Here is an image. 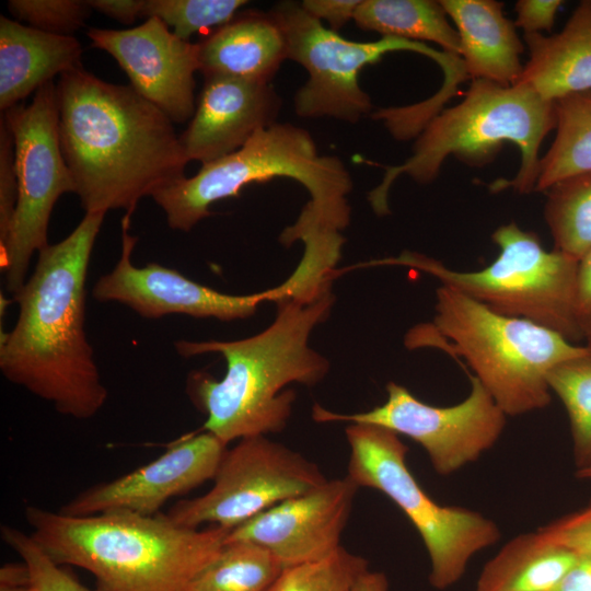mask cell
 I'll return each instance as SVG.
<instances>
[{
  "mask_svg": "<svg viewBox=\"0 0 591 591\" xmlns=\"http://www.w3.org/2000/svg\"><path fill=\"white\" fill-rule=\"evenodd\" d=\"M56 91L60 148L85 212L131 216L141 198L185 176L190 161L173 121L130 84L79 65Z\"/></svg>",
  "mask_w": 591,
  "mask_h": 591,
  "instance_id": "1",
  "label": "cell"
},
{
  "mask_svg": "<svg viewBox=\"0 0 591 591\" xmlns=\"http://www.w3.org/2000/svg\"><path fill=\"white\" fill-rule=\"evenodd\" d=\"M104 217L85 212L66 239L38 252L13 296L16 323L0 340L3 376L80 420L94 417L108 396L84 326L86 274Z\"/></svg>",
  "mask_w": 591,
  "mask_h": 591,
  "instance_id": "2",
  "label": "cell"
},
{
  "mask_svg": "<svg viewBox=\"0 0 591 591\" xmlns=\"http://www.w3.org/2000/svg\"><path fill=\"white\" fill-rule=\"evenodd\" d=\"M334 300L331 288L281 299L270 326L247 338L175 341L182 357L216 352L227 363L221 380L205 372L188 375L187 393L206 415L205 431L229 444L286 427L296 393L283 389L290 383L315 385L329 370L328 360L309 346V338L329 315Z\"/></svg>",
  "mask_w": 591,
  "mask_h": 591,
  "instance_id": "3",
  "label": "cell"
},
{
  "mask_svg": "<svg viewBox=\"0 0 591 591\" xmlns=\"http://www.w3.org/2000/svg\"><path fill=\"white\" fill-rule=\"evenodd\" d=\"M25 519L37 545L56 564L92 573L97 591H186L229 533L179 526L161 513L71 517L27 506Z\"/></svg>",
  "mask_w": 591,
  "mask_h": 591,
  "instance_id": "4",
  "label": "cell"
},
{
  "mask_svg": "<svg viewBox=\"0 0 591 591\" xmlns=\"http://www.w3.org/2000/svg\"><path fill=\"white\" fill-rule=\"evenodd\" d=\"M405 344L461 357L507 416L546 407L549 370L591 352V343L576 346L553 329L496 313L447 286L437 289L433 323L412 328Z\"/></svg>",
  "mask_w": 591,
  "mask_h": 591,
  "instance_id": "5",
  "label": "cell"
},
{
  "mask_svg": "<svg viewBox=\"0 0 591 591\" xmlns=\"http://www.w3.org/2000/svg\"><path fill=\"white\" fill-rule=\"evenodd\" d=\"M555 125V102L544 100L528 85L503 86L473 80L462 102L442 109L424 127L416 137L412 157L399 165L385 167L381 183L368 195L370 205L378 216H385L390 213V188L399 175L428 184L436 179L448 157L480 164L506 141L519 148L521 165L512 179L496 181L491 188L534 192L540 147Z\"/></svg>",
  "mask_w": 591,
  "mask_h": 591,
  "instance_id": "6",
  "label": "cell"
},
{
  "mask_svg": "<svg viewBox=\"0 0 591 591\" xmlns=\"http://www.w3.org/2000/svg\"><path fill=\"white\" fill-rule=\"evenodd\" d=\"M277 177L297 181L309 192L311 199L299 218L338 231L349 224L352 179L347 167L337 157L320 154L311 134L291 124L258 130L235 152L201 164L194 176L159 189L152 199L171 229L188 232L212 215L213 202Z\"/></svg>",
  "mask_w": 591,
  "mask_h": 591,
  "instance_id": "7",
  "label": "cell"
},
{
  "mask_svg": "<svg viewBox=\"0 0 591 591\" xmlns=\"http://www.w3.org/2000/svg\"><path fill=\"white\" fill-rule=\"evenodd\" d=\"M491 239L499 254L479 270H453L438 259L410 251L358 267L414 268L496 313L532 321L571 343L581 340L573 316L578 260L559 251L545 250L534 232L524 231L515 223L500 225Z\"/></svg>",
  "mask_w": 591,
  "mask_h": 591,
  "instance_id": "8",
  "label": "cell"
},
{
  "mask_svg": "<svg viewBox=\"0 0 591 591\" xmlns=\"http://www.w3.org/2000/svg\"><path fill=\"white\" fill-rule=\"evenodd\" d=\"M347 476L359 487L389 497L419 533L430 559V584L444 590L465 573L471 558L500 538L498 525L467 508L441 506L420 487L406 465L408 448L384 427L351 424Z\"/></svg>",
  "mask_w": 591,
  "mask_h": 591,
  "instance_id": "9",
  "label": "cell"
},
{
  "mask_svg": "<svg viewBox=\"0 0 591 591\" xmlns=\"http://www.w3.org/2000/svg\"><path fill=\"white\" fill-rule=\"evenodd\" d=\"M270 13L287 43V58L308 72L306 82L294 95L296 114L302 118H334L358 123L372 109L370 96L359 83L360 71L393 51H413L436 61L445 79L462 69L459 56L437 50L425 43L397 37L354 42L332 31L294 1L277 3Z\"/></svg>",
  "mask_w": 591,
  "mask_h": 591,
  "instance_id": "10",
  "label": "cell"
},
{
  "mask_svg": "<svg viewBox=\"0 0 591 591\" xmlns=\"http://www.w3.org/2000/svg\"><path fill=\"white\" fill-rule=\"evenodd\" d=\"M14 139L18 201L5 244L0 247L7 289L15 296L26 281L31 258L48 245V225L59 197L74 183L59 142L56 83L47 82L28 105L4 112Z\"/></svg>",
  "mask_w": 591,
  "mask_h": 591,
  "instance_id": "11",
  "label": "cell"
},
{
  "mask_svg": "<svg viewBox=\"0 0 591 591\" xmlns=\"http://www.w3.org/2000/svg\"><path fill=\"white\" fill-rule=\"evenodd\" d=\"M205 495L176 502L165 515L175 524H210L231 531L279 502L306 494L327 478L320 467L288 447L254 436L227 449Z\"/></svg>",
  "mask_w": 591,
  "mask_h": 591,
  "instance_id": "12",
  "label": "cell"
},
{
  "mask_svg": "<svg viewBox=\"0 0 591 591\" xmlns=\"http://www.w3.org/2000/svg\"><path fill=\"white\" fill-rule=\"evenodd\" d=\"M471 390L456 405L439 407L424 403L405 386L386 385L384 404L356 414H338L317 404L312 417L317 422L347 421L384 427L419 443L440 475H450L473 463L501 436L507 415L467 369Z\"/></svg>",
  "mask_w": 591,
  "mask_h": 591,
  "instance_id": "13",
  "label": "cell"
},
{
  "mask_svg": "<svg viewBox=\"0 0 591 591\" xmlns=\"http://www.w3.org/2000/svg\"><path fill=\"white\" fill-rule=\"evenodd\" d=\"M130 217L125 215L121 219V253L117 264L94 285L92 293L100 302L125 304L146 318L185 314L234 321L253 315L262 302H278L298 293L290 277L263 292L239 296L219 292L155 263L137 267L131 262L137 237L129 233Z\"/></svg>",
  "mask_w": 591,
  "mask_h": 591,
  "instance_id": "14",
  "label": "cell"
},
{
  "mask_svg": "<svg viewBox=\"0 0 591 591\" xmlns=\"http://www.w3.org/2000/svg\"><path fill=\"white\" fill-rule=\"evenodd\" d=\"M228 444L205 431L173 442L155 460L79 493L59 512L85 517L111 511L155 515L171 499L212 480Z\"/></svg>",
  "mask_w": 591,
  "mask_h": 591,
  "instance_id": "15",
  "label": "cell"
},
{
  "mask_svg": "<svg viewBox=\"0 0 591 591\" xmlns=\"http://www.w3.org/2000/svg\"><path fill=\"white\" fill-rule=\"evenodd\" d=\"M86 35L94 48L117 61L130 85L173 123L193 118L198 44L181 39L157 18L127 30L92 27Z\"/></svg>",
  "mask_w": 591,
  "mask_h": 591,
  "instance_id": "16",
  "label": "cell"
},
{
  "mask_svg": "<svg viewBox=\"0 0 591 591\" xmlns=\"http://www.w3.org/2000/svg\"><path fill=\"white\" fill-rule=\"evenodd\" d=\"M360 487L347 475L327 479L229 531L225 542L243 541L269 551L285 567L337 552Z\"/></svg>",
  "mask_w": 591,
  "mask_h": 591,
  "instance_id": "17",
  "label": "cell"
},
{
  "mask_svg": "<svg viewBox=\"0 0 591 591\" xmlns=\"http://www.w3.org/2000/svg\"><path fill=\"white\" fill-rule=\"evenodd\" d=\"M281 100L270 83L210 77L179 136L189 161L206 164L242 148L276 121Z\"/></svg>",
  "mask_w": 591,
  "mask_h": 591,
  "instance_id": "18",
  "label": "cell"
},
{
  "mask_svg": "<svg viewBox=\"0 0 591 591\" xmlns=\"http://www.w3.org/2000/svg\"><path fill=\"white\" fill-rule=\"evenodd\" d=\"M204 78L270 83L287 58L285 34L269 12H239L198 43Z\"/></svg>",
  "mask_w": 591,
  "mask_h": 591,
  "instance_id": "19",
  "label": "cell"
},
{
  "mask_svg": "<svg viewBox=\"0 0 591 591\" xmlns=\"http://www.w3.org/2000/svg\"><path fill=\"white\" fill-rule=\"evenodd\" d=\"M460 37L463 68L467 79L513 85L523 66V45L515 25L494 0H441Z\"/></svg>",
  "mask_w": 591,
  "mask_h": 591,
  "instance_id": "20",
  "label": "cell"
},
{
  "mask_svg": "<svg viewBox=\"0 0 591 591\" xmlns=\"http://www.w3.org/2000/svg\"><path fill=\"white\" fill-rule=\"evenodd\" d=\"M82 47L74 36L54 35L0 16V108L4 112L54 77L79 65Z\"/></svg>",
  "mask_w": 591,
  "mask_h": 591,
  "instance_id": "21",
  "label": "cell"
},
{
  "mask_svg": "<svg viewBox=\"0 0 591 591\" xmlns=\"http://www.w3.org/2000/svg\"><path fill=\"white\" fill-rule=\"evenodd\" d=\"M524 42L529 60L515 83L549 102L591 91V0L578 4L559 33H529Z\"/></svg>",
  "mask_w": 591,
  "mask_h": 591,
  "instance_id": "22",
  "label": "cell"
},
{
  "mask_svg": "<svg viewBox=\"0 0 591 591\" xmlns=\"http://www.w3.org/2000/svg\"><path fill=\"white\" fill-rule=\"evenodd\" d=\"M578 558L540 530L523 533L484 566L476 591H553Z\"/></svg>",
  "mask_w": 591,
  "mask_h": 591,
  "instance_id": "23",
  "label": "cell"
},
{
  "mask_svg": "<svg viewBox=\"0 0 591 591\" xmlns=\"http://www.w3.org/2000/svg\"><path fill=\"white\" fill-rule=\"evenodd\" d=\"M354 21L359 28L382 37L432 42L448 54H461L459 34L440 1L361 0Z\"/></svg>",
  "mask_w": 591,
  "mask_h": 591,
  "instance_id": "24",
  "label": "cell"
},
{
  "mask_svg": "<svg viewBox=\"0 0 591 591\" xmlns=\"http://www.w3.org/2000/svg\"><path fill=\"white\" fill-rule=\"evenodd\" d=\"M555 138L540 160L534 192L591 171V91L555 101Z\"/></svg>",
  "mask_w": 591,
  "mask_h": 591,
  "instance_id": "25",
  "label": "cell"
},
{
  "mask_svg": "<svg viewBox=\"0 0 591 591\" xmlns=\"http://www.w3.org/2000/svg\"><path fill=\"white\" fill-rule=\"evenodd\" d=\"M282 569L281 563L257 544L225 542L186 591H268Z\"/></svg>",
  "mask_w": 591,
  "mask_h": 591,
  "instance_id": "26",
  "label": "cell"
},
{
  "mask_svg": "<svg viewBox=\"0 0 591 591\" xmlns=\"http://www.w3.org/2000/svg\"><path fill=\"white\" fill-rule=\"evenodd\" d=\"M545 193L544 218L554 250L579 262L591 251V171L564 178Z\"/></svg>",
  "mask_w": 591,
  "mask_h": 591,
  "instance_id": "27",
  "label": "cell"
},
{
  "mask_svg": "<svg viewBox=\"0 0 591 591\" xmlns=\"http://www.w3.org/2000/svg\"><path fill=\"white\" fill-rule=\"evenodd\" d=\"M547 384L566 407L578 470L591 465V352L552 368Z\"/></svg>",
  "mask_w": 591,
  "mask_h": 591,
  "instance_id": "28",
  "label": "cell"
},
{
  "mask_svg": "<svg viewBox=\"0 0 591 591\" xmlns=\"http://www.w3.org/2000/svg\"><path fill=\"white\" fill-rule=\"evenodd\" d=\"M368 570L366 558L341 546L326 558L285 567L268 591H352Z\"/></svg>",
  "mask_w": 591,
  "mask_h": 591,
  "instance_id": "29",
  "label": "cell"
},
{
  "mask_svg": "<svg viewBox=\"0 0 591 591\" xmlns=\"http://www.w3.org/2000/svg\"><path fill=\"white\" fill-rule=\"evenodd\" d=\"M246 0H144L141 18H157L181 39L229 23Z\"/></svg>",
  "mask_w": 591,
  "mask_h": 591,
  "instance_id": "30",
  "label": "cell"
},
{
  "mask_svg": "<svg viewBox=\"0 0 591 591\" xmlns=\"http://www.w3.org/2000/svg\"><path fill=\"white\" fill-rule=\"evenodd\" d=\"M1 537L26 565L32 591H97L83 586L69 570L56 564L31 534L3 524Z\"/></svg>",
  "mask_w": 591,
  "mask_h": 591,
  "instance_id": "31",
  "label": "cell"
},
{
  "mask_svg": "<svg viewBox=\"0 0 591 591\" xmlns=\"http://www.w3.org/2000/svg\"><path fill=\"white\" fill-rule=\"evenodd\" d=\"M8 10L30 27L61 36H73L92 11L82 0H10Z\"/></svg>",
  "mask_w": 591,
  "mask_h": 591,
  "instance_id": "32",
  "label": "cell"
},
{
  "mask_svg": "<svg viewBox=\"0 0 591 591\" xmlns=\"http://www.w3.org/2000/svg\"><path fill=\"white\" fill-rule=\"evenodd\" d=\"M18 201L14 139L5 118H0V247L8 239Z\"/></svg>",
  "mask_w": 591,
  "mask_h": 591,
  "instance_id": "33",
  "label": "cell"
},
{
  "mask_svg": "<svg viewBox=\"0 0 591 591\" xmlns=\"http://www.w3.org/2000/svg\"><path fill=\"white\" fill-rule=\"evenodd\" d=\"M579 557H591V506L538 529Z\"/></svg>",
  "mask_w": 591,
  "mask_h": 591,
  "instance_id": "34",
  "label": "cell"
},
{
  "mask_svg": "<svg viewBox=\"0 0 591 591\" xmlns=\"http://www.w3.org/2000/svg\"><path fill=\"white\" fill-rule=\"evenodd\" d=\"M563 3L560 0H520L514 7L517 19L513 23L524 34L549 32Z\"/></svg>",
  "mask_w": 591,
  "mask_h": 591,
  "instance_id": "35",
  "label": "cell"
},
{
  "mask_svg": "<svg viewBox=\"0 0 591 591\" xmlns=\"http://www.w3.org/2000/svg\"><path fill=\"white\" fill-rule=\"evenodd\" d=\"M573 316L581 337L591 343V251L578 262Z\"/></svg>",
  "mask_w": 591,
  "mask_h": 591,
  "instance_id": "36",
  "label": "cell"
},
{
  "mask_svg": "<svg viewBox=\"0 0 591 591\" xmlns=\"http://www.w3.org/2000/svg\"><path fill=\"white\" fill-rule=\"evenodd\" d=\"M361 0H304L302 8L318 21H326L332 31L337 32L348 21L354 20Z\"/></svg>",
  "mask_w": 591,
  "mask_h": 591,
  "instance_id": "37",
  "label": "cell"
},
{
  "mask_svg": "<svg viewBox=\"0 0 591 591\" xmlns=\"http://www.w3.org/2000/svg\"><path fill=\"white\" fill-rule=\"evenodd\" d=\"M86 2L92 10L123 24H131L141 18L144 5V0H88Z\"/></svg>",
  "mask_w": 591,
  "mask_h": 591,
  "instance_id": "38",
  "label": "cell"
},
{
  "mask_svg": "<svg viewBox=\"0 0 591 591\" xmlns=\"http://www.w3.org/2000/svg\"><path fill=\"white\" fill-rule=\"evenodd\" d=\"M553 591H591V557H579Z\"/></svg>",
  "mask_w": 591,
  "mask_h": 591,
  "instance_id": "39",
  "label": "cell"
},
{
  "mask_svg": "<svg viewBox=\"0 0 591 591\" xmlns=\"http://www.w3.org/2000/svg\"><path fill=\"white\" fill-rule=\"evenodd\" d=\"M0 591H32L27 567L23 561L1 567Z\"/></svg>",
  "mask_w": 591,
  "mask_h": 591,
  "instance_id": "40",
  "label": "cell"
},
{
  "mask_svg": "<svg viewBox=\"0 0 591 591\" xmlns=\"http://www.w3.org/2000/svg\"><path fill=\"white\" fill-rule=\"evenodd\" d=\"M352 591H390L389 580L381 571L368 570L356 583Z\"/></svg>",
  "mask_w": 591,
  "mask_h": 591,
  "instance_id": "41",
  "label": "cell"
},
{
  "mask_svg": "<svg viewBox=\"0 0 591 591\" xmlns=\"http://www.w3.org/2000/svg\"><path fill=\"white\" fill-rule=\"evenodd\" d=\"M577 476L579 478L591 479V465L588 467L578 470Z\"/></svg>",
  "mask_w": 591,
  "mask_h": 591,
  "instance_id": "42",
  "label": "cell"
},
{
  "mask_svg": "<svg viewBox=\"0 0 591 591\" xmlns=\"http://www.w3.org/2000/svg\"><path fill=\"white\" fill-rule=\"evenodd\" d=\"M591 506V505H590Z\"/></svg>",
  "mask_w": 591,
  "mask_h": 591,
  "instance_id": "43",
  "label": "cell"
}]
</instances>
